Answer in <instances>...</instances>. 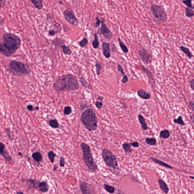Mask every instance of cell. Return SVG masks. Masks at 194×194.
Wrapping results in <instances>:
<instances>
[{"label": "cell", "mask_w": 194, "mask_h": 194, "mask_svg": "<svg viewBox=\"0 0 194 194\" xmlns=\"http://www.w3.org/2000/svg\"><path fill=\"white\" fill-rule=\"evenodd\" d=\"M3 43H0V50L2 55L10 57L19 49L21 40L19 36L15 34L5 33L3 36Z\"/></svg>", "instance_id": "1"}, {"label": "cell", "mask_w": 194, "mask_h": 194, "mask_svg": "<svg viewBox=\"0 0 194 194\" xmlns=\"http://www.w3.org/2000/svg\"><path fill=\"white\" fill-rule=\"evenodd\" d=\"M55 89L58 92L71 91L79 89L78 79L72 74L64 75L58 77L54 84Z\"/></svg>", "instance_id": "2"}, {"label": "cell", "mask_w": 194, "mask_h": 194, "mask_svg": "<svg viewBox=\"0 0 194 194\" xmlns=\"http://www.w3.org/2000/svg\"><path fill=\"white\" fill-rule=\"evenodd\" d=\"M80 121L86 129L90 132L95 131L98 128V119L91 108L87 109L82 114Z\"/></svg>", "instance_id": "3"}, {"label": "cell", "mask_w": 194, "mask_h": 194, "mask_svg": "<svg viewBox=\"0 0 194 194\" xmlns=\"http://www.w3.org/2000/svg\"><path fill=\"white\" fill-rule=\"evenodd\" d=\"M80 147L83 152V158L88 168L93 172L98 169V166L94 161L91 151L90 147L84 143H81Z\"/></svg>", "instance_id": "4"}, {"label": "cell", "mask_w": 194, "mask_h": 194, "mask_svg": "<svg viewBox=\"0 0 194 194\" xmlns=\"http://www.w3.org/2000/svg\"><path fill=\"white\" fill-rule=\"evenodd\" d=\"M9 68L12 73L15 75H26L31 72V69L29 66L16 60H13L10 62Z\"/></svg>", "instance_id": "5"}, {"label": "cell", "mask_w": 194, "mask_h": 194, "mask_svg": "<svg viewBox=\"0 0 194 194\" xmlns=\"http://www.w3.org/2000/svg\"><path fill=\"white\" fill-rule=\"evenodd\" d=\"M102 156L107 167L118 169V165L116 156L109 150L104 149L102 150Z\"/></svg>", "instance_id": "6"}, {"label": "cell", "mask_w": 194, "mask_h": 194, "mask_svg": "<svg viewBox=\"0 0 194 194\" xmlns=\"http://www.w3.org/2000/svg\"><path fill=\"white\" fill-rule=\"evenodd\" d=\"M151 11L154 17L159 21L162 22L167 21L168 17L165 10L161 6L153 5L151 7Z\"/></svg>", "instance_id": "7"}, {"label": "cell", "mask_w": 194, "mask_h": 194, "mask_svg": "<svg viewBox=\"0 0 194 194\" xmlns=\"http://www.w3.org/2000/svg\"><path fill=\"white\" fill-rule=\"evenodd\" d=\"M63 14L64 18L67 22L74 26L78 25L79 22L72 9L67 8L63 12Z\"/></svg>", "instance_id": "8"}, {"label": "cell", "mask_w": 194, "mask_h": 194, "mask_svg": "<svg viewBox=\"0 0 194 194\" xmlns=\"http://www.w3.org/2000/svg\"><path fill=\"white\" fill-rule=\"evenodd\" d=\"M98 34L100 35H103L104 37L108 39H110L113 37V33L107 26L104 22V20H101V26L98 30Z\"/></svg>", "instance_id": "9"}, {"label": "cell", "mask_w": 194, "mask_h": 194, "mask_svg": "<svg viewBox=\"0 0 194 194\" xmlns=\"http://www.w3.org/2000/svg\"><path fill=\"white\" fill-rule=\"evenodd\" d=\"M139 55L141 60L145 64H148L151 63L152 61V56L145 49L139 50Z\"/></svg>", "instance_id": "10"}, {"label": "cell", "mask_w": 194, "mask_h": 194, "mask_svg": "<svg viewBox=\"0 0 194 194\" xmlns=\"http://www.w3.org/2000/svg\"><path fill=\"white\" fill-rule=\"evenodd\" d=\"M79 187L81 193L83 194H89L95 193L93 192L89 188V185L85 182L80 181Z\"/></svg>", "instance_id": "11"}, {"label": "cell", "mask_w": 194, "mask_h": 194, "mask_svg": "<svg viewBox=\"0 0 194 194\" xmlns=\"http://www.w3.org/2000/svg\"><path fill=\"white\" fill-rule=\"evenodd\" d=\"M102 46L103 54L104 56H105L106 58H110L111 57L110 44L106 42H103Z\"/></svg>", "instance_id": "12"}, {"label": "cell", "mask_w": 194, "mask_h": 194, "mask_svg": "<svg viewBox=\"0 0 194 194\" xmlns=\"http://www.w3.org/2000/svg\"><path fill=\"white\" fill-rule=\"evenodd\" d=\"M24 181L26 183H28L30 187L33 189H39V184L40 181L36 180L35 179H24Z\"/></svg>", "instance_id": "13"}, {"label": "cell", "mask_w": 194, "mask_h": 194, "mask_svg": "<svg viewBox=\"0 0 194 194\" xmlns=\"http://www.w3.org/2000/svg\"><path fill=\"white\" fill-rule=\"evenodd\" d=\"M142 70L146 74L149 80L150 81L151 83L153 86H155V80L154 78L153 75L150 71L147 68H146L145 66H142Z\"/></svg>", "instance_id": "14"}, {"label": "cell", "mask_w": 194, "mask_h": 194, "mask_svg": "<svg viewBox=\"0 0 194 194\" xmlns=\"http://www.w3.org/2000/svg\"><path fill=\"white\" fill-rule=\"evenodd\" d=\"M137 94L140 98L145 100L150 99L151 98V95L148 92H146L142 89H138L137 91Z\"/></svg>", "instance_id": "15"}, {"label": "cell", "mask_w": 194, "mask_h": 194, "mask_svg": "<svg viewBox=\"0 0 194 194\" xmlns=\"http://www.w3.org/2000/svg\"><path fill=\"white\" fill-rule=\"evenodd\" d=\"M49 186L46 181L40 182L39 184V189L40 192L43 193L47 192L49 190Z\"/></svg>", "instance_id": "16"}, {"label": "cell", "mask_w": 194, "mask_h": 194, "mask_svg": "<svg viewBox=\"0 0 194 194\" xmlns=\"http://www.w3.org/2000/svg\"><path fill=\"white\" fill-rule=\"evenodd\" d=\"M158 182L160 188L162 190V191L166 194L168 193L169 189L168 185L165 183V182L161 179H158Z\"/></svg>", "instance_id": "17"}, {"label": "cell", "mask_w": 194, "mask_h": 194, "mask_svg": "<svg viewBox=\"0 0 194 194\" xmlns=\"http://www.w3.org/2000/svg\"><path fill=\"white\" fill-rule=\"evenodd\" d=\"M151 159L154 162L158 164L161 166L168 168L170 169H173V168L172 166L169 165L168 164L165 163V162H163V161H161L160 160L156 159V158H155L151 157Z\"/></svg>", "instance_id": "18"}, {"label": "cell", "mask_w": 194, "mask_h": 194, "mask_svg": "<svg viewBox=\"0 0 194 194\" xmlns=\"http://www.w3.org/2000/svg\"><path fill=\"white\" fill-rule=\"evenodd\" d=\"M138 119L139 122L141 125V127L143 129V130H147L148 129V126L145 120L144 117L141 115H139L138 116Z\"/></svg>", "instance_id": "19"}, {"label": "cell", "mask_w": 194, "mask_h": 194, "mask_svg": "<svg viewBox=\"0 0 194 194\" xmlns=\"http://www.w3.org/2000/svg\"><path fill=\"white\" fill-rule=\"evenodd\" d=\"M32 156L33 159L37 162L39 163L42 160V155L41 153L39 151H37L35 153H33Z\"/></svg>", "instance_id": "20"}, {"label": "cell", "mask_w": 194, "mask_h": 194, "mask_svg": "<svg viewBox=\"0 0 194 194\" xmlns=\"http://www.w3.org/2000/svg\"><path fill=\"white\" fill-rule=\"evenodd\" d=\"M34 6L35 8L41 10L42 8V0H30Z\"/></svg>", "instance_id": "21"}, {"label": "cell", "mask_w": 194, "mask_h": 194, "mask_svg": "<svg viewBox=\"0 0 194 194\" xmlns=\"http://www.w3.org/2000/svg\"><path fill=\"white\" fill-rule=\"evenodd\" d=\"M0 155L2 156L4 159L6 161H8L9 163H11L13 161L11 156L10 155L9 153L7 152V151L4 150L2 153H0Z\"/></svg>", "instance_id": "22"}, {"label": "cell", "mask_w": 194, "mask_h": 194, "mask_svg": "<svg viewBox=\"0 0 194 194\" xmlns=\"http://www.w3.org/2000/svg\"><path fill=\"white\" fill-rule=\"evenodd\" d=\"M92 45L94 49H97L99 47V42L97 33H95L94 34V39L92 42Z\"/></svg>", "instance_id": "23"}, {"label": "cell", "mask_w": 194, "mask_h": 194, "mask_svg": "<svg viewBox=\"0 0 194 194\" xmlns=\"http://www.w3.org/2000/svg\"><path fill=\"white\" fill-rule=\"evenodd\" d=\"M49 125L53 129H57L59 127V124L57 120L55 119H51L48 122Z\"/></svg>", "instance_id": "24"}, {"label": "cell", "mask_w": 194, "mask_h": 194, "mask_svg": "<svg viewBox=\"0 0 194 194\" xmlns=\"http://www.w3.org/2000/svg\"><path fill=\"white\" fill-rule=\"evenodd\" d=\"M118 41H119V45L120 46V48L122 50L124 53H127L129 52V49L127 46L122 41L120 38H118Z\"/></svg>", "instance_id": "25"}, {"label": "cell", "mask_w": 194, "mask_h": 194, "mask_svg": "<svg viewBox=\"0 0 194 194\" xmlns=\"http://www.w3.org/2000/svg\"><path fill=\"white\" fill-rule=\"evenodd\" d=\"M104 187L105 190L109 193L113 194L115 192V188L113 186L105 184L104 185Z\"/></svg>", "instance_id": "26"}, {"label": "cell", "mask_w": 194, "mask_h": 194, "mask_svg": "<svg viewBox=\"0 0 194 194\" xmlns=\"http://www.w3.org/2000/svg\"><path fill=\"white\" fill-rule=\"evenodd\" d=\"M170 133L168 130H162L160 132V137L164 139H167L170 137Z\"/></svg>", "instance_id": "27"}, {"label": "cell", "mask_w": 194, "mask_h": 194, "mask_svg": "<svg viewBox=\"0 0 194 194\" xmlns=\"http://www.w3.org/2000/svg\"><path fill=\"white\" fill-rule=\"evenodd\" d=\"M180 49L184 52L185 54L187 55L189 58H191L193 57V55L192 53H191L189 48L185 47L183 46H181L180 47Z\"/></svg>", "instance_id": "28"}, {"label": "cell", "mask_w": 194, "mask_h": 194, "mask_svg": "<svg viewBox=\"0 0 194 194\" xmlns=\"http://www.w3.org/2000/svg\"><path fill=\"white\" fill-rule=\"evenodd\" d=\"M61 48L62 49L63 51L64 54L67 55H70L72 53V51L70 49V47L68 46L63 45L61 46Z\"/></svg>", "instance_id": "29"}, {"label": "cell", "mask_w": 194, "mask_h": 194, "mask_svg": "<svg viewBox=\"0 0 194 194\" xmlns=\"http://www.w3.org/2000/svg\"><path fill=\"white\" fill-rule=\"evenodd\" d=\"M146 142L148 145L150 146H155L156 145V141L155 138H147L146 139Z\"/></svg>", "instance_id": "30"}, {"label": "cell", "mask_w": 194, "mask_h": 194, "mask_svg": "<svg viewBox=\"0 0 194 194\" xmlns=\"http://www.w3.org/2000/svg\"><path fill=\"white\" fill-rule=\"evenodd\" d=\"M56 154L54 153L53 151H50L47 153L48 158L52 163H54L55 161V158L56 156Z\"/></svg>", "instance_id": "31"}, {"label": "cell", "mask_w": 194, "mask_h": 194, "mask_svg": "<svg viewBox=\"0 0 194 194\" xmlns=\"http://www.w3.org/2000/svg\"><path fill=\"white\" fill-rule=\"evenodd\" d=\"M185 14L188 18H192L194 16V11L192 8L187 7L185 9Z\"/></svg>", "instance_id": "32"}, {"label": "cell", "mask_w": 194, "mask_h": 194, "mask_svg": "<svg viewBox=\"0 0 194 194\" xmlns=\"http://www.w3.org/2000/svg\"><path fill=\"white\" fill-rule=\"evenodd\" d=\"M122 148L125 153H131L132 152L130 144L129 143H124L122 145Z\"/></svg>", "instance_id": "33"}, {"label": "cell", "mask_w": 194, "mask_h": 194, "mask_svg": "<svg viewBox=\"0 0 194 194\" xmlns=\"http://www.w3.org/2000/svg\"><path fill=\"white\" fill-rule=\"evenodd\" d=\"M174 122L176 124H178L181 125H185V123L183 121L182 117L181 116H179L177 119H174L173 120Z\"/></svg>", "instance_id": "34"}, {"label": "cell", "mask_w": 194, "mask_h": 194, "mask_svg": "<svg viewBox=\"0 0 194 194\" xmlns=\"http://www.w3.org/2000/svg\"><path fill=\"white\" fill-rule=\"evenodd\" d=\"M72 109L70 106H66L64 108V114L65 115H70L72 113Z\"/></svg>", "instance_id": "35"}, {"label": "cell", "mask_w": 194, "mask_h": 194, "mask_svg": "<svg viewBox=\"0 0 194 194\" xmlns=\"http://www.w3.org/2000/svg\"><path fill=\"white\" fill-rule=\"evenodd\" d=\"M96 68V72L98 75L99 76L101 74V71L102 68V66L101 63L97 62L95 65Z\"/></svg>", "instance_id": "36"}, {"label": "cell", "mask_w": 194, "mask_h": 194, "mask_svg": "<svg viewBox=\"0 0 194 194\" xmlns=\"http://www.w3.org/2000/svg\"><path fill=\"white\" fill-rule=\"evenodd\" d=\"M54 29L56 32V33H60L62 31V27L60 24L56 22L54 24Z\"/></svg>", "instance_id": "37"}, {"label": "cell", "mask_w": 194, "mask_h": 194, "mask_svg": "<svg viewBox=\"0 0 194 194\" xmlns=\"http://www.w3.org/2000/svg\"><path fill=\"white\" fill-rule=\"evenodd\" d=\"M183 2L189 8L192 9H194V6L192 4V0H183Z\"/></svg>", "instance_id": "38"}, {"label": "cell", "mask_w": 194, "mask_h": 194, "mask_svg": "<svg viewBox=\"0 0 194 194\" xmlns=\"http://www.w3.org/2000/svg\"><path fill=\"white\" fill-rule=\"evenodd\" d=\"M88 39L86 38H84L81 41L79 42L78 44L79 46L82 47H85L86 45L88 44Z\"/></svg>", "instance_id": "39"}, {"label": "cell", "mask_w": 194, "mask_h": 194, "mask_svg": "<svg viewBox=\"0 0 194 194\" xmlns=\"http://www.w3.org/2000/svg\"><path fill=\"white\" fill-rule=\"evenodd\" d=\"M27 109L30 112H32L35 110H38L39 109V107L37 106L34 107L31 105H29L27 106Z\"/></svg>", "instance_id": "40"}, {"label": "cell", "mask_w": 194, "mask_h": 194, "mask_svg": "<svg viewBox=\"0 0 194 194\" xmlns=\"http://www.w3.org/2000/svg\"><path fill=\"white\" fill-rule=\"evenodd\" d=\"M80 82L81 83L84 87L85 88H89V84H88V83L87 82V81H86L84 78H80Z\"/></svg>", "instance_id": "41"}, {"label": "cell", "mask_w": 194, "mask_h": 194, "mask_svg": "<svg viewBox=\"0 0 194 194\" xmlns=\"http://www.w3.org/2000/svg\"><path fill=\"white\" fill-rule=\"evenodd\" d=\"M96 22L94 24V27L96 28H99L101 23V20H100L98 17H97L96 18Z\"/></svg>", "instance_id": "42"}, {"label": "cell", "mask_w": 194, "mask_h": 194, "mask_svg": "<svg viewBox=\"0 0 194 194\" xmlns=\"http://www.w3.org/2000/svg\"><path fill=\"white\" fill-rule=\"evenodd\" d=\"M6 133V135L8 137V138H9V140H10L11 141L13 140V138H12V136H11V132L10 129L9 128H6L5 129Z\"/></svg>", "instance_id": "43"}, {"label": "cell", "mask_w": 194, "mask_h": 194, "mask_svg": "<svg viewBox=\"0 0 194 194\" xmlns=\"http://www.w3.org/2000/svg\"><path fill=\"white\" fill-rule=\"evenodd\" d=\"M96 107L99 109H101L103 106V103L102 102L99 101H97L95 104Z\"/></svg>", "instance_id": "44"}, {"label": "cell", "mask_w": 194, "mask_h": 194, "mask_svg": "<svg viewBox=\"0 0 194 194\" xmlns=\"http://www.w3.org/2000/svg\"><path fill=\"white\" fill-rule=\"evenodd\" d=\"M65 164V158L63 156H61L60 158V165L61 167H64Z\"/></svg>", "instance_id": "45"}, {"label": "cell", "mask_w": 194, "mask_h": 194, "mask_svg": "<svg viewBox=\"0 0 194 194\" xmlns=\"http://www.w3.org/2000/svg\"><path fill=\"white\" fill-rule=\"evenodd\" d=\"M117 68L118 71L123 76L125 75V74L124 72V70H123V68H122V66L121 65H117Z\"/></svg>", "instance_id": "46"}, {"label": "cell", "mask_w": 194, "mask_h": 194, "mask_svg": "<svg viewBox=\"0 0 194 194\" xmlns=\"http://www.w3.org/2000/svg\"><path fill=\"white\" fill-rule=\"evenodd\" d=\"M128 80H129V78H128V77L125 75L123 76V78L122 79V82L123 83H126L128 81Z\"/></svg>", "instance_id": "47"}, {"label": "cell", "mask_w": 194, "mask_h": 194, "mask_svg": "<svg viewBox=\"0 0 194 194\" xmlns=\"http://www.w3.org/2000/svg\"><path fill=\"white\" fill-rule=\"evenodd\" d=\"M5 145L2 142L0 143V153H2L5 150Z\"/></svg>", "instance_id": "48"}, {"label": "cell", "mask_w": 194, "mask_h": 194, "mask_svg": "<svg viewBox=\"0 0 194 194\" xmlns=\"http://www.w3.org/2000/svg\"><path fill=\"white\" fill-rule=\"evenodd\" d=\"M57 33L54 29L50 30L49 31V34L50 36H54V35H55Z\"/></svg>", "instance_id": "49"}, {"label": "cell", "mask_w": 194, "mask_h": 194, "mask_svg": "<svg viewBox=\"0 0 194 194\" xmlns=\"http://www.w3.org/2000/svg\"><path fill=\"white\" fill-rule=\"evenodd\" d=\"M130 145H131V146L134 147V148H138L139 146V143H138V142H137V141L133 142L132 143H130Z\"/></svg>", "instance_id": "50"}, {"label": "cell", "mask_w": 194, "mask_h": 194, "mask_svg": "<svg viewBox=\"0 0 194 194\" xmlns=\"http://www.w3.org/2000/svg\"><path fill=\"white\" fill-rule=\"evenodd\" d=\"M189 107L191 109L193 112H194V103L192 101H190L189 103Z\"/></svg>", "instance_id": "51"}, {"label": "cell", "mask_w": 194, "mask_h": 194, "mask_svg": "<svg viewBox=\"0 0 194 194\" xmlns=\"http://www.w3.org/2000/svg\"><path fill=\"white\" fill-rule=\"evenodd\" d=\"M190 86L191 88L194 90V79H192L190 81Z\"/></svg>", "instance_id": "52"}, {"label": "cell", "mask_w": 194, "mask_h": 194, "mask_svg": "<svg viewBox=\"0 0 194 194\" xmlns=\"http://www.w3.org/2000/svg\"><path fill=\"white\" fill-rule=\"evenodd\" d=\"M57 168L58 166H57V164H54V168H53V171H57Z\"/></svg>", "instance_id": "53"}, {"label": "cell", "mask_w": 194, "mask_h": 194, "mask_svg": "<svg viewBox=\"0 0 194 194\" xmlns=\"http://www.w3.org/2000/svg\"><path fill=\"white\" fill-rule=\"evenodd\" d=\"M98 100H100L101 101H102L103 100V97L101 96H99L98 97Z\"/></svg>", "instance_id": "54"}, {"label": "cell", "mask_w": 194, "mask_h": 194, "mask_svg": "<svg viewBox=\"0 0 194 194\" xmlns=\"http://www.w3.org/2000/svg\"><path fill=\"white\" fill-rule=\"evenodd\" d=\"M16 194H23L24 193L22 192L21 191H17L16 192Z\"/></svg>", "instance_id": "55"}, {"label": "cell", "mask_w": 194, "mask_h": 194, "mask_svg": "<svg viewBox=\"0 0 194 194\" xmlns=\"http://www.w3.org/2000/svg\"><path fill=\"white\" fill-rule=\"evenodd\" d=\"M18 155L20 156H23V154L21 153V152H19L18 153Z\"/></svg>", "instance_id": "56"}, {"label": "cell", "mask_w": 194, "mask_h": 194, "mask_svg": "<svg viewBox=\"0 0 194 194\" xmlns=\"http://www.w3.org/2000/svg\"><path fill=\"white\" fill-rule=\"evenodd\" d=\"M190 178V179H193V180H194V176H190L189 177Z\"/></svg>", "instance_id": "57"}]
</instances>
